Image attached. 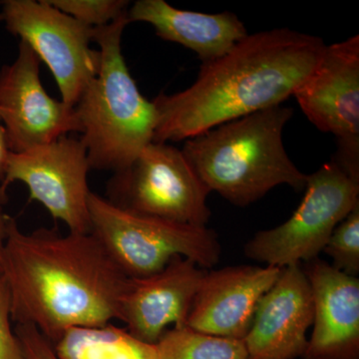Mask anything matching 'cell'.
<instances>
[{
  "mask_svg": "<svg viewBox=\"0 0 359 359\" xmlns=\"http://www.w3.org/2000/svg\"><path fill=\"white\" fill-rule=\"evenodd\" d=\"M1 275L11 292V320L34 325L50 344L68 328L119 320L130 283L91 233L40 228L26 233L11 217Z\"/></svg>",
  "mask_w": 359,
  "mask_h": 359,
  "instance_id": "cell-1",
  "label": "cell"
},
{
  "mask_svg": "<svg viewBox=\"0 0 359 359\" xmlns=\"http://www.w3.org/2000/svg\"><path fill=\"white\" fill-rule=\"evenodd\" d=\"M320 37L276 28L248 34L224 55L202 63L190 87L154 103V141L188 140L215 127L282 105L325 51Z\"/></svg>",
  "mask_w": 359,
  "mask_h": 359,
  "instance_id": "cell-2",
  "label": "cell"
},
{
  "mask_svg": "<svg viewBox=\"0 0 359 359\" xmlns=\"http://www.w3.org/2000/svg\"><path fill=\"white\" fill-rule=\"evenodd\" d=\"M292 114L283 105L259 111L188 139L182 151L210 193L238 207L280 185L304 190L308 175L283 146V128Z\"/></svg>",
  "mask_w": 359,
  "mask_h": 359,
  "instance_id": "cell-3",
  "label": "cell"
},
{
  "mask_svg": "<svg viewBox=\"0 0 359 359\" xmlns=\"http://www.w3.org/2000/svg\"><path fill=\"white\" fill-rule=\"evenodd\" d=\"M128 13L94 28L100 65L74 106L90 169L113 173L128 166L154 141L157 110L142 95L122 53Z\"/></svg>",
  "mask_w": 359,
  "mask_h": 359,
  "instance_id": "cell-4",
  "label": "cell"
},
{
  "mask_svg": "<svg viewBox=\"0 0 359 359\" xmlns=\"http://www.w3.org/2000/svg\"><path fill=\"white\" fill-rule=\"evenodd\" d=\"M88 208L90 233L129 278L159 273L176 257L191 259L205 269L221 259L218 235L207 226L135 214L93 192Z\"/></svg>",
  "mask_w": 359,
  "mask_h": 359,
  "instance_id": "cell-5",
  "label": "cell"
},
{
  "mask_svg": "<svg viewBox=\"0 0 359 359\" xmlns=\"http://www.w3.org/2000/svg\"><path fill=\"white\" fill-rule=\"evenodd\" d=\"M209 194L183 151L152 142L113 175L105 198L135 214L205 226L212 215Z\"/></svg>",
  "mask_w": 359,
  "mask_h": 359,
  "instance_id": "cell-6",
  "label": "cell"
},
{
  "mask_svg": "<svg viewBox=\"0 0 359 359\" xmlns=\"http://www.w3.org/2000/svg\"><path fill=\"white\" fill-rule=\"evenodd\" d=\"M304 189L292 217L276 228L257 233L245 245V256L283 269L311 261L359 203V183L332 160L308 175Z\"/></svg>",
  "mask_w": 359,
  "mask_h": 359,
  "instance_id": "cell-7",
  "label": "cell"
},
{
  "mask_svg": "<svg viewBox=\"0 0 359 359\" xmlns=\"http://www.w3.org/2000/svg\"><path fill=\"white\" fill-rule=\"evenodd\" d=\"M0 6L7 32L35 52L51 71L61 100L74 107L100 65L99 50L91 48L94 28L48 0H2Z\"/></svg>",
  "mask_w": 359,
  "mask_h": 359,
  "instance_id": "cell-8",
  "label": "cell"
},
{
  "mask_svg": "<svg viewBox=\"0 0 359 359\" xmlns=\"http://www.w3.org/2000/svg\"><path fill=\"white\" fill-rule=\"evenodd\" d=\"M294 97L309 121L334 134L342 171L359 183V36L327 45Z\"/></svg>",
  "mask_w": 359,
  "mask_h": 359,
  "instance_id": "cell-9",
  "label": "cell"
},
{
  "mask_svg": "<svg viewBox=\"0 0 359 359\" xmlns=\"http://www.w3.org/2000/svg\"><path fill=\"white\" fill-rule=\"evenodd\" d=\"M81 139L65 136L22 153H9L0 185V200L14 182L27 187L30 199L46 208L53 219L63 222L72 233H88L90 171Z\"/></svg>",
  "mask_w": 359,
  "mask_h": 359,
  "instance_id": "cell-10",
  "label": "cell"
},
{
  "mask_svg": "<svg viewBox=\"0 0 359 359\" xmlns=\"http://www.w3.org/2000/svg\"><path fill=\"white\" fill-rule=\"evenodd\" d=\"M40 59L25 42L0 69V121L11 152L22 153L80 133L74 107L52 98L40 80Z\"/></svg>",
  "mask_w": 359,
  "mask_h": 359,
  "instance_id": "cell-11",
  "label": "cell"
},
{
  "mask_svg": "<svg viewBox=\"0 0 359 359\" xmlns=\"http://www.w3.org/2000/svg\"><path fill=\"white\" fill-rule=\"evenodd\" d=\"M313 314L311 283L301 264L285 266L257 306L244 339L248 359L302 358Z\"/></svg>",
  "mask_w": 359,
  "mask_h": 359,
  "instance_id": "cell-12",
  "label": "cell"
},
{
  "mask_svg": "<svg viewBox=\"0 0 359 359\" xmlns=\"http://www.w3.org/2000/svg\"><path fill=\"white\" fill-rule=\"evenodd\" d=\"M282 271L245 264L205 271L187 325L203 334L244 340L262 297Z\"/></svg>",
  "mask_w": 359,
  "mask_h": 359,
  "instance_id": "cell-13",
  "label": "cell"
},
{
  "mask_svg": "<svg viewBox=\"0 0 359 359\" xmlns=\"http://www.w3.org/2000/svg\"><path fill=\"white\" fill-rule=\"evenodd\" d=\"M205 271L191 259L176 257L159 273L130 278L118 320L137 339L157 344L170 325H187Z\"/></svg>",
  "mask_w": 359,
  "mask_h": 359,
  "instance_id": "cell-14",
  "label": "cell"
},
{
  "mask_svg": "<svg viewBox=\"0 0 359 359\" xmlns=\"http://www.w3.org/2000/svg\"><path fill=\"white\" fill-rule=\"evenodd\" d=\"M313 297V330L304 359H359V278L320 257L302 268Z\"/></svg>",
  "mask_w": 359,
  "mask_h": 359,
  "instance_id": "cell-15",
  "label": "cell"
},
{
  "mask_svg": "<svg viewBox=\"0 0 359 359\" xmlns=\"http://www.w3.org/2000/svg\"><path fill=\"white\" fill-rule=\"evenodd\" d=\"M128 20L149 23L160 39L191 49L203 63L224 55L249 34L235 13L182 11L165 0H138L129 7Z\"/></svg>",
  "mask_w": 359,
  "mask_h": 359,
  "instance_id": "cell-16",
  "label": "cell"
},
{
  "mask_svg": "<svg viewBox=\"0 0 359 359\" xmlns=\"http://www.w3.org/2000/svg\"><path fill=\"white\" fill-rule=\"evenodd\" d=\"M51 344L59 359H161L157 344L142 341L112 323L68 328Z\"/></svg>",
  "mask_w": 359,
  "mask_h": 359,
  "instance_id": "cell-17",
  "label": "cell"
},
{
  "mask_svg": "<svg viewBox=\"0 0 359 359\" xmlns=\"http://www.w3.org/2000/svg\"><path fill=\"white\" fill-rule=\"evenodd\" d=\"M157 346L161 359H248L244 340L203 334L188 325L166 330Z\"/></svg>",
  "mask_w": 359,
  "mask_h": 359,
  "instance_id": "cell-18",
  "label": "cell"
},
{
  "mask_svg": "<svg viewBox=\"0 0 359 359\" xmlns=\"http://www.w3.org/2000/svg\"><path fill=\"white\" fill-rule=\"evenodd\" d=\"M323 252L334 261V268L347 275L359 273V203L342 219Z\"/></svg>",
  "mask_w": 359,
  "mask_h": 359,
  "instance_id": "cell-19",
  "label": "cell"
},
{
  "mask_svg": "<svg viewBox=\"0 0 359 359\" xmlns=\"http://www.w3.org/2000/svg\"><path fill=\"white\" fill-rule=\"evenodd\" d=\"M51 6L89 26L102 27L128 13L126 0H48Z\"/></svg>",
  "mask_w": 359,
  "mask_h": 359,
  "instance_id": "cell-20",
  "label": "cell"
},
{
  "mask_svg": "<svg viewBox=\"0 0 359 359\" xmlns=\"http://www.w3.org/2000/svg\"><path fill=\"white\" fill-rule=\"evenodd\" d=\"M11 320V292L6 278L0 275V359H25Z\"/></svg>",
  "mask_w": 359,
  "mask_h": 359,
  "instance_id": "cell-21",
  "label": "cell"
},
{
  "mask_svg": "<svg viewBox=\"0 0 359 359\" xmlns=\"http://www.w3.org/2000/svg\"><path fill=\"white\" fill-rule=\"evenodd\" d=\"M16 337L22 347L25 359H59L52 344L32 325H16Z\"/></svg>",
  "mask_w": 359,
  "mask_h": 359,
  "instance_id": "cell-22",
  "label": "cell"
},
{
  "mask_svg": "<svg viewBox=\"0 0 359 359\" xmlns=\"http://www.w3.org/2000/svg\"><path fill=\"white\" fill-rule=\"evenodd\" d=\"M4 201L0 200V275L2 271V262H4V248H6L7 224L9 216L4 210Z\"/></svg>",
  "mask_w": 359,
  "mask_h": 359,
  "instance_id": "cell-23",
  "label": "cell"
},
{
  "mask_svg": "<svg viewBox=\"0 0 359 359\" xmlns=\"http://www.w3.org/2000/svg\"><path fill=\"white\" fill-rule=\"evenodd\" d=\"M9 153L11 151L7 145L6 131L0 121V182H2L4 174H6V162Z\"/></svg>",
  "mask_w": 359,
  "mask_h": 359,
  "instance_id": "cell-24",
  "label": "cell"
},
{
  "mask_svg": "<svg viewBox=\"0 0 359 359\" xmlns=\"http://www.w3.org/2000/svg\"><path fill=\"white\" fill-rule=\"evenodd\" d=\"M0 21H2V15H1V13H0Z\"/></svg>",
  "mask_w": 359,
  "mask_h": 359,
  "instance_id": "cell-25",
  "label": "cell"
}]
</instances>
